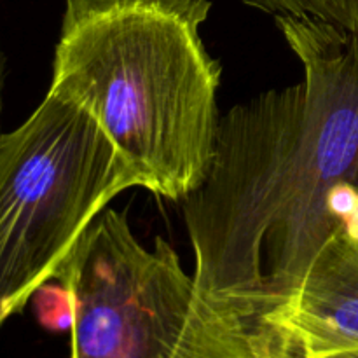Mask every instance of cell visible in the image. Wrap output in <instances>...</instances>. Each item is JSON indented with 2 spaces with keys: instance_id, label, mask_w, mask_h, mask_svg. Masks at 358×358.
Returning <instances> with one entry per match:
<instances>
[{
  "instance_id": "7a4b0ae2",
  "label": "cell",
  "mask_w": 358,
  "mask_h": 358,
  "mask_svg": "<svg viewBox=\"0 0 358 358\" xmlns=\"http://www.w3.org/2000/svg\"><path fill=\"white\" fill-rule=\"evenodd\" d=\"M210 0H65L49 90L110 138L138 187L182 201L208 173L222 65Z\"/></svg>"
},
{
  "instance_id": "5b68a950",
  "label": "cell",
  "mask_w": 358,
  "mask_h": 358,
  "mask_svg": "<svg viewBox=\"0 0 358 358\" xmlns=\"http://www.w3.org/2000/svg\"><path fill=\"white\" fill-rule=\"evenodd\" d=\"M271 320L299 357L358 350V201L317 254L296 296Z\"/></svg>"
},
{
  "instance_id": "6da1fadb",
  "label": "cell",
  "mask_w": 358,
  "mask_h": 358,
  "mask_svg": "<svg viewBox=\"0 0 358 358\" xmlns=\"http://www.w3.org/2000/svg\"><path fill=\"white\" fill-rule=\"evenodd\" d=\"M304 80L238 103L208 173L180 201L199 294L273 315L358 201V41L311 17L276 16Z\"/></svg>"
},
{
  "instance_id": "277c9868",
  "label": "cell",
  "mask_w": 358,
  "mask_h": 358,
  "mask_svg": "<svg viewBox=\"0 0 358 358\" xmlns=\"http://www.w3.org/2000/svg\"><path fill=\"white\" fill-rule=\"evenodd\" d=\"M131 187L103 129L51 90L0 136V327L56 280L87 227Z\"/></svg>"
},
{
  "instance_id": "30bf717a",
  "label": "cell",
  "mask_w": 358,
  "mask_h": 358,
  "mask_svg": "<svg viewBox=\"0 0 358 358\" xmlns=\"http://www.w3.org/2000/svg\"><path fill=\"white\" fill-rule=\"evenodd\" d=\"M297 358H304V357H297ZM310 358H338L336 355H322V357H310Z\"/></svg>"
},
{
  "instance_id": "52a82bcc",
  "label": "cell",
  "mask_w": 358,
  "mask_h": 358,
  "mask_svg": "<svg viewBox=\"0 0 358 358\" xmlns=\"http://www.w3.org/2000/svg\"><path fill=\"white\" fill-rule=\"evenodd\" d=\"M35 313H37L38 322L49 331H72L73 317V297L72 292L56 280L55 285L44 283L37 292L34 294Z\"/></svg>"
},
{
  "instance_id": "8992f818",
  "label": "cell",
  "mask_w": 358,
  "mask_h": 358,
  "mask_svg": "<svg viewBox=\"0 0 358 358\" xmlns=\"http://www.w3.org/2000/svg\"><path fill=\"white\" fill-rule=\"evenodd\" d=\"M275 16L311 17L332 24L358 41V0H243Z\"/></svg>"
},
{
  "instance_id": "ba28073f",
  "label": "cell",
  "mask_w": 358,
  "mask_h": 358,
  "mask_svg": "<svg viewBox=\"0 0 358 358\" xmlns=\"http://www.w3.org/2000/svg\"><path fill=\"white\" fill-rule=\"evenodd\" d=\"M3 87H6V52L0 45V136L2 133V112H3Z\"/></svg>"
},
{
  "instance_id": "3957f363",
  "label": "cell",
  "mask_w": 358,
  "mask_h": 358,
  "mask_svg": "<svg viewBox=\"0 0 358 358\" xmlns=\"http://www.w3.org/2000/svg\"><path fill=\"white\" fill-rule=\"evenodd\" d=\"M72 292L70 358H297L266 315L201 296L175 248H145L126 212L107 208L59 269Z\"/></svg>"
},
{
  "instance_id": "9c48e42d",
  "label": "cell",
  "mask_w": 358,
  "mask_h": 358,
  "mask_svg": "<svg viewBox=\"0 0 358 358\" xmlns=\"http://www.w3.org/2000/svg\"><path fill=\"white\" fill-rule=\"evenodd\" d=\"M338 358H358V350H350V352H339V353H331Z\"/></svg>"
}]
</instances>
